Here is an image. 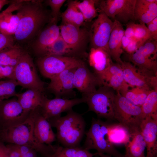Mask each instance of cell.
Segmentation results:
<instances>
[{
	"mask_svg": "<svg viewBox=\"0 0 157 157\" xmlns=\"http://www.w3.org/2000/svg\"><path fill=\"white\" fill-rule=\"evenodd\" d=\"M42 0H24L17 10L19 17L15 41L20 43L33 40L45 25L51 19L50 13L45 8Z\"/></svg>",
	"mask_w": 157,
	"mask_h": 157,
	"instance_id": "cell-1",
	"label": "cell"
},
{
	"mask_svg": "<svg viewBox=\"0 0 157 157\" xmlns=\"http://www.w3.org/2000/svg\"><path fill=\"white\" fill-rule=\"evenodd\" d=\"M52 127L55 128L56 139L62 146L66 147H80L85 134L86 123L82 116L72 110L63 116L48 120Z\"/></svg>",
	"mask_w": 157,
	"mask_h": 157,
	"instance_id": "cell-2",
	"label": "cell"
},
{
	"mask_svg": "<svg viewBox=\"0 0 157 157\" xmlns=\"http://www.w3.org/2000/svg\"><path fill=\"white\" fill-rule=\"evenodd\" d=\"M34 128L33 122L29 116L23 123L1 131L0 140L8 144L28 146L42 157H48L54 152L56 146L39 142L34 136Z\"/></svg>",
	"mask_w": 157,
	"mask_h": 157,
	"instance_id": "cell-3",
	"label": "cell"
},
{
	"mask_svg": "<svg viewBox=\"0 0 157 157\" xmlns=\"http://www.w3.org/2000/svg\"><path fill=\"white\" fill-rule=\"evenodd\" d=\"M109 124L100 119L93 118L89 129L85 133L86 137L83 147L88 151L96 150L98 153L113 157H124L108 139Z\"/></svg>",
	"mask_w": 157,
	"mask_h": 157,
	"instance_id": "cell-4",
	"label": "cell"
},
{
	"mask_svg": "<svg viewBox=\"0 0 157 157\" xmlns=\"http://www.w3.org/2000/svg\"><path fill=\"white\" fill-rule=\"evenodd\" d=\"M114 118L128 130L129 134L140 129L144 119L141 107L134 105L118 92L115 96Z\"/></svg>",
	"mask_w": 157,
	"mask_h": 157,
	"instance_id": "cell-5",
	"label": "cell"
},
{
	"mask_svg": "<svg viewBox=\"0 0 157 157\" xmlns=\"http://www.w3.org/2000/svg\"><path fill=\"white\" fill-rule=\"evenodd\" d=\"M112 88L104 85L82 97L88 106V111L94 112L98 116L108 119L114 118V101L115 94Z\"/></svg>",
	"mask_w": 157,
	"mask_h": 157,
	"instance_id": "cell-6",
	"label": "cell"
},
{
	"mask_svg": "<svg viewBox=\"0 0 157 157\" xmlns=\"http://www.w3.org/2000/svg\"><path fill=\"white\" fill-rule=\"evenodd\" d=\"M14 75L18 85L41 92L44 91V83L39 77L33 59L27 52L24 51L15 67Z\"/></svg>",
	"mask_w": 157,
	"mask_h": 157,
	"instance_id": "cell-7",
	"label": "cell"
},
{
	"mask_svg": "<svg viewBox=\"0 0 157 157\" xmlns=\"http://www.w3.org/2000/svg\"><path fill=\"white\" fill-rule=\"evenodd\" d=\"M136 0H96L95 5L110 19L121 24L135 20L134 10Z\"/></svg>",
	"mask_w": 157,
	"mask_h": 157,
	"instance_id": "cell-8",
	"label": "cell"
},
{
	"mask_svg": "<svg viewBox=\"0 0 157 157\" xmlns=\"http://www.w3.org/2000/svg\"><path fill=\"white\" fill-rule=\"evenodd\" d=\"M82 61L75 57L49 55L38 58L37 64L42 75L50 79L66 69L78 66Z\"/></svg>",
	"mask_w": 157,
	"mask_h": 157,
	"instance_id": "cell-9",
	"label": "cell"
},
{
	"mask_svg": "<svg viewBox=\"0 0 157 157\" xmlns=\"http://www.w3.org/2000/svg\"><path fill=\"white\" fill-rule=\"evenodd\" d=\"M99 13L89 31L91 48L102 49L109 54L108 43L115 22L103 12L99 11Z\"/></svg>",
	"mask_w": 157,
	"mask_h": 157,
	"instance_id": "cell-10",
	"label": "cell"
},
{
	"mask_svg": "<svg viewBox=\"0 0 157 157\" xmlns=\"http://www.w3.org/2000/svg\"><path fill=\"white\" fill-rule=\"evenodd\" d=\"M31 112L25 111L17 98L0 101L1 131L23 123L29 117Z\"/></svg>",
	"mask_w": 157,
	"mask_h": 157,
	"instance_id": "cell-11",
	"label": "cell"
},
{
	"mask_svg": "<svg viewBox=\"0 0 157 157\" xmlns=\"http://www.w3.org/2000/svg\"><path fill=\"white\" fill-rule=\"evenodd\" d=\"M124 78L130 88L139 87L157 90V76H151L142 71L130 62L121 60L119 63Z\"/></svg>",
	"mask_w": 157,
	"mask_h": 157,
	"instance_id": "cell-12",
	"label": "cell"
},
{
	"mask_svg": "<svg viewBox=\"0 0 157 157\" xmlns=\"http://www.w3.org/2000/svg\"><path fill=\"white\" fill-rule=\"evenodd\" d=\"M84 102L82 97L71 99L58 97L49 99L43 96L40 108L43 116L48 120L60 116L62 113L70 111L75 106Z\"/></svg>",
	"mask_w": 157,
	"mask_h": 157,
	"instance_id": "cell-13",
	"label": "cell"
},
{
	"mask_svg": "<svg viewBox=\"0 0 157 157\" xmlns=\"http://www.w3.org/2000/svg\"><path fill=\"white\" fill-rule=\"evenodd\" d=\"M59 27L60 36L75 54L83 50L89 41V31L68 24H62Z\"/></svg>",
	"mask_w": 157,
	"mask_h": 157,
	"instance_id": "cell-14",
	"label": "cell"
},
{
	"mask_svg": "<svg viewBox=\"0 0 157 157\" xmlns=\"http://www.w3.org/2000/svg\"><path fill=\"white\" fill-rule=\"evenodd\" d=\"M73 85L74 89L82 93L83 96L93 92L98 87L102 85L97 76L90 71L83 61L75 72Z\"/></svg>",
	"mask_w": 157,
	"mask_h": 157,
	"instance_id": "cell-15",
	"label": "cell"
},
{
	"mask_svg": "<svg viewBox=\"0 0 157 157\" xmlns=\"http://www.w3.org/2000/svg\"><path fill=\"white\" fill-rule=\"evenodd\" d=\"M60 35L59 26L51 21L40 31L32 44V48L38 58L42 57L47 49Z\"/></svg>",
	"mask_w": 157,
	"mask_h": 157,
	"instance_id": "cell-16",
	"label": "cell"
},
{
	"mask_svg": "<svg viewBox=\"0 0 157 157\" xmlns=\"http://www.w3.org/2000/svg\"><path fill=\"white\" fill-rule=\"evenodd\" d=\"M29 117L34 123V136L39 142L50 145L56 140V135L49 121L41 113L40 106L31 111Z\"/></svg>",
	"mask_w": 157,
	"mask_h": 157,
	"instance_id": "cell-17",
	"label": "cell"
},
{
	"mask_svg": "<svg viewBox=\"0 0 157 157\" xmlns=\"http://www.w3.org/2000/svg\"><path fill=\"white\" fill-rule=\"evenodd\" d=\"M78 66L66 69L50 79V81L47 88L54 94L56 97L69 96L72 92L74 89V74Z\"/></svg>",
	"mask_w": 157,
	"mask_h": 157,
	"instance_id": "cell-18",
	"label": "cell"
},
{
	"mask_svg": "<svg viewBox=\"0 0 157 157\" xmlns=\"http://www.w3.org/2000/svg\"><path fill=\"white\" fill-rule=\"evenodd\" d=\"M97 76L102 85L111 88L121 94L130 88L124 80L122 70L119 63L113 62L106 71Z\"/></svg>",
	"mask_w": 157,
	"mask_h": 157,
	"instance_id": "cell-19",
	"label": "cell"
},
{
	"mask_svg": "<svg viewBox=\"0 0 157 157\" xmlns=\"http://www.w3.org/2000/svg\"><path fill=\"white\" fill-rule=\"evenodd\" d=\"M140 129L146 144V157H157V119L150 117L144 118Z\"/></svg>",
	"mask_w": 157,
	"mask_h": 157,
	"instance_id": "cell-20",
	"label": "cell"
},
{
	"mask_svg": "<svg viewBox=\"0 0 157 157\" xmlns=\"http://www.w3.org/2000/svg\"><path fill=\"white\" fill-rule=\"evenodd\" d=\"M135 20L147 24L157 17V0H136L134 10Z\"/></svg>",
	"mask_w": 157,
	"mask_h": 157,
	"instance_id": "cell-21",
	"label": "cell"
},
{
	"mask_svg": "<svg viewBox=\"0 0 157 157\" xmlns=\"http://www.w3.org/2000/svg\"><path fill=\"white\" fill-rule=\"evenodd\" d=\"M90 65L98 76L104 73L113 62L111 57L106 51L101 49L91 48L88 55Z\"/></svg>",
	"mask_w": 157,
	"mask_h": 157,
	"instance_id": "cell-22",
	"label": "cell"
},
{
	"mask_svg": "<svg viewBox=\"0 0 157 157\" xmlns=\"http://www.w3.org/2000/svg\"><path fill=\"white\" fill-rule=\"evenodd\" d=\"M111 33L108 43L109 54L111 58L119 63L121 60L120 57L123 53L121 41L124 35V30L122 24L115 20Z\"/></svg>",
	"mask_w": 157,
	"mask_h": 157,
	"instance_id": "cell-23",
	"label": "cell"
},
{
	"mask_svg": "<svg viewBox=\"0 0 157 157\" xmlns=\"http://www.w3.org/2000/svg\"><path fill=\"white\" fill-rule=\"evenodd\" d=\"M42 93L35 90L28 89L23 92L17 93L16 97L23 109L30 112L40 106L44 96Z\"/></svg>",
	"mask_w": 157,
	"mask_h": 157,
	"instance_id": "cell-24",
	"label": "cell"
},
{
	"mask_svg": "<svg viewBox=\"0 0 157 157\" xmlns=\"http://www.w3.org/2000/svg\"><path fill=\"white\" fill-rule=\"evenodd\" d=\"M129 141L125 145L124 157H146L144 150L146 144L140 129L130 134Z\"/></svg>",
	"mask_w": 157,
	"mask_h": 157,
	"instance_id": "cell-25",
	"label": "cell"
},
{
	"mask_svg": "<svg viewBox=\"0 0 157 157\" xmlns=\"http://www.w3.org/2000/svg\"><path fill=\"white\" fill-rule=\"evenodd\" d=\"M130 60L142 71L152 76H157V61L144 55L137 50L129 54Z\"/></svg>",
	"mask_w": 157,
	"mask_h": 157,
	"instance_id": "cell-26",
	"label": "cell"
},
{
	"mask_svg": "<svg viewBox=\"0 0 157 157\" xmlns=\"http://www.w3.org/2000/svg\"><path fill=\"white\" fill-rule=\"evenodd\" d=\"M67 6L66 10L61 15L62 24H70L80 27L85 21L82 14L75 6L74 0L68 1Z\"/></svg>",
	"mask_w": 157,
	"mask_h": 157,
	"instance_id": "cell-27",
	"label": "cell"
},
{
	"mask_svg": "<svg viewBox=\"0 0 157 157\" xmlns=\"http://www.w3.org/2000/svg\"><path fill=\"white\" fill-rule=\"evenodd\" d=\"M98 154L97 152L92 153L80 147H66L57 145L54 152L48 157H93Z\"/></svg>",
	"mask_w": 157,
	"mask_h": 157,
	"instance_id": "cell-28",
	"label": "cell"
},
{
	"mask_svg": "<svg viewBox=\"0 0 157 157\" xmlns=\"http://www.w3.org/2000/svg\"><path fill=\"white\" fill-rule=\"evenodd\" d=\"M108 136L110 142L113 145H125L130 138L128 130L119 123L109 124Z\"/></svg>",
	"mask_w": 157,
	"mask_h": 157,
	"instance_id": "cell-29",
	"label": "cell"
},
{
	"mask_svg": "<svg viewBox=\"0 0 157 157\" xmlns=\"http://www.w3.org/2000/svg\"><path fill=\"white\" fill-rule=\"evenodd\" d=\"M20 46L14 44L0 51V65L15 67L24 52Z\"/></svg>",
	"mask_w": 157,
	"mask_h": 157,
	"instance_id": "cell-30",
	"label": "cell"
},
{
	"mask_svg": "<svg viewBox=\"0 0 157 157\" xmlns=\"http://www.w3.org/2000/svg\"><path fill=\"white\" fill-rule=\"evenodd\" d=\"M75 54L60 35L47 49L43 56L56 55L75 57L74 56Z\"/></svg>",
	"mask_w": 157,
	"mask_h": 157,
	"instance_id": "cell-31",
	"label": "cell"
},
{
	"mask_svg": "<svg viewBox=\"0 0 157 157\" xmlns=\"http://www.w3.org/2000/svg\"><path fill=\"white\" fill-rule=\"evenodd\" d=\"M74 4L81 13L85 22H90L98 15L95 7L96 0H74Z\"/></svg>",
	"mask_w": 157,
	"mask_h": 157,
	"instance_id": "cell-32",
	"label": "cell"
},
{
	"mask_svg": "<svg viewBox=\"0 0 157 157\" xmlns=\"http://www.w3.org/2000/svg\"><path fill=\"white\" fill-rule=\"evenodd\" d=\"M12 12L6 15L0 21V32L3 34L14 36L17 29L19 21L18 14Z\"/></svg>",
	"mask_w": 157,
	"mask_h": 157,
	"instance_id": "cell-33",
	"label": "cell"
},
{
	"mask_svg": "<svg viewBox=\"0 0 157 157\" xmlns=\"http://www.w3.org/2000/svg\"><path fill=\"white\" fill-rule=\"evenodd\" d=\"M151 90L134 87L121 94L134 105L141 107Z\"/></svg>",
	"mask_w": 157,
	"mask_h": 157,
	"instance_id": "cell-34",
	"label": "cell"
},
{
	"mask_svg": "<svg viewBox=\"0 0 157 157\" xmlns=\"http://www.w3.org/2000/svg\"><path fill=\"white\" fill-rule=\"evenodd\" d=\"M141 108L144 119L149 117L157 119V90H151Z\"/></svg>",
	"mask_w": 157,
	"mask_h": 157,
	"instance_id": "cell-35",
	"label": "cell"
},
{
	"mask_svg": "<svg viewBox=\"0 0 157 157\" xmlns=\"http://www.w3.org/2000/svg\"><path fill=\"white\" fill-rule=\"evenodd\" d=\"M18 84L15 80L9 79L0 81V101L16 97V89Z\"/></svg>",
	"mask_w": 157,
	"mask_h": 157,
	"instance_id": "cell-36",
	"label": "cell"
},
{
	"mask_svg": "<svg viewBox=\"0 0 157 157\" xmlns=\"http://www.w3.org/2000/svg\"><path fill=\"white\" fill-rule=\"evenodd\" d=\"M137 50L149 58L157 60V40H154L151 38L140 45Z\"/></svg>",
	"mask_w": 157,
	"mask_h": 157,
	"instance_id": "cell-37",
	"label": "cell"
},
{
	"mask_svg": "<svg viewBox=\"0 0 157 157\" xmlns=\"http://www.w3.org/2000/svg\"><path fill=\"white\" fill-rule=\"evenodd\" d=\"M151 38L150 32L145 24L140 23L135 24L134 38L140 45Z\"/></svg>",
	"mask_w": 157,
	"mask_h": 157,
	"instance_id": "cell-38",
	"label": "cell"
},
{
	"mask_svg": "<svg viewBox=\"0 0 157 157\" xmlns=\"http://www.w3.org/2000/svg\"><path fill=\"white\" fill-rule=\"evenodd\" d=\"M65 0H47L44 1V3L51 8V21L57 23L60 15V9Z\"/></svg>",
	"mask_w": 157,
	"mask_h": 157,
	"instance_id": "cell-39",
	"label": "cell"
},
{
	"mask_svg": "<svg viewBox=\"0 0 157 157\" xmlns=\"http://www.w3.org/2000/svg\"><path fill=\"white\" fill-rule=\"evenodd\" d=\"M14 42L13 36L7 35L0 32V51L13 46L15 44Z\"/></svg>",
	"mask_w": 157,
	"mask_h": 157,
	"instance_id": "cell-40",
	"label": "cell"
},
{
	"mask_svg": "<svg viewBox=\"0 0 157 157\" xmlns=\"http://www.w3.org/2000/svg\"><path fill=\"white\" fill-rule=\"evenodd\" d=\"M14 67L0 65V79L7 78L9 79L15 80Z\"/></svg>",
	"mask_w": 157,
	"mask_h": 157,
	"instance_id": "cell-41",
	"label": "cell"
},
{
	"mask_svg": "<svg viewBox=\"0 0 157 157\" xmlns=\"http://www.w3.org/2000/svg\"><path fill=\"white\" fill-rule=\"evenodd\" d=\"M24 0L12 1L10 4L5 10L0 13V21L7 14L17 10L22 4Z\"/></svg>",
	"mask_w": 157,
	"mask_h": 157,
	"instance_id": "cell-42",
	"label": "cell"
},
{
	"mask_svg": "<svg viewBox=\"0 0 157 157\" xmlns=\"http://www.w3.org/2000/svg\"><path fill=\"white\" fill-rule=\"evenodd\" d=\"M126 24V28L124 30V35L131 39L134 38L135 23L133 21H131Z\"/></svg>",
	"mask_w": 157,
	"mask_h": 157,
	"instance_id": "cell-43",
	"label": "cell"
},
{
	"mask_svg": "<svg viewBox=\"0 0 157 157\" xmlns=\"http://www.w3.org/2000/svg\"><path fill=\"white\" fill-rule=\"evenodd\" d=\"M140 45V43L134 38L131 39L124 51L129 55L131 54L134 53Z\"/></svg>",
	"mask_w": 157,
	"mask_h": 157,
	"instance_id": "cell-44",
	"label": "cell"
},
{
	"mask_svg": "<svg viewBox=\"0 0 157 157\" xmlns=\"http://www.w3.org/2000/svg\"><path fill=\"white\" fill-rule=\"evenodd\" d=\"M6 146L9 157H21V155L15 144L8 143Z\"/></svg>",
	"mask_w": 157,
	"mask_h": 157,
	"instance_id": "cell-45",
	"label": "cell"
},
{
	"mask_svg": "<svg viewBox=\"0 0 157 157\" xmlns=\"http://www.w3.org/2000/svg\"><path fill=\"white\" fill-rule=\"evenodd\" d=\"M150 32L151 38L154 40H157V24L150 22L146 24Z\"/></svg>",
	"mask_w": 157,
	"mask_h": 157,
	"instance_id": "cell-46",
	"label": "cell"
},
{
	"mask_svg": "<svg viewBox=\"0 0 157 157\" xmlns=\"http://www.w3.org/2000/svg\"><path fill=\"white\" fill-rule=\"evenodd\" d=\"M0 157H9L6 145L0 140Z\"/></svg>",
	"mask_w": 157,
	"mask_h": 157,
	"instance_id": "cell-47",
	"label": "cell"
},
{
	"mask_svg": "<svg viewBox=\"0 0 157 157\" xmlns=\"http://www.w3.org/2000/svg\"><path fill=\"white\" fill-rule=\"evenodd\" d=\"M131 39L126 37L125 35H124L121 41L122 48L124 51H125L130 42Z\"/></svg>",
	"mask_w": 157,
	"mask_h": 157,
	"instance_id": "cell-48",
	"label": "cell"
},
{
	"mask_svg": "<svg viewBox=\"0 0 157 157\" xmlns=\"http://www.w3.org/2000/svg\"><path fill=\"white\" fill-rule=\"evenodd\" d=\"M37 153L35 150L32 149L27 153L22 155L21 157H38Z\"/></svg>",
	"mask_w": 157,
	"mask_h": 157,
	"instance_id": "cell-49",
	"label": "cell"
},
{
	"mask_svg": "<svg viewBox=\"0 0 157 157\" xmlns=\"http://www.w3.org/2000/svg\"><path fill=\"white\" fill-rule=\"evenodd\" d=\"M12 1L8 0H0V10L6 5L11 3Z\"/></svg>",
	"mask_w": 157,
	"mask_h": 157,
	"instance_id": "cell-50",
	"label": "cell"
},
{
	"mask_svg": "<svg viewBox=\"0 0 157 157\" xmlns=\"http://www.w3.org/2000/svg\"><path fill=\"white\" fill-rule=\"evenodd\" d=\"M100 157H113L109 155L102 153H98Z\"/></svg>",
	"mask_w": 157,
	"mask_h": 157,
	"instance_id": "cell-51",
	"label": "cell"
},
{
	"mask_svg": "<svg viewBox=\"0 0 157 157\" xmlns=\"http://www.w3.org/2000/svg\"><path fill=\"white\" fill-rule=\"evenodd\" d=\"M99 156V155L98 154V155H97L95 156H94L93 157H98Z\"/></svg>",
	"mask_w": 157,
	"mask_h": 157,
	"instance_id": "cell-52",
	"label": "cell"
},
{
	"mask_svg": "<svg viewBox=\"0 0 157 157\" xmlns=\"http://www.w3.org/2000/svg\"><path fill=\"white\" fill-rule=\"evenodd\" d=\"M0 132H1V129H0Z\"/></svg>",
	"mask_w": 157,
	"mask_h": 157,
	"instance_id": "cell-53",
	"label": "cell"
}]
</instances>
